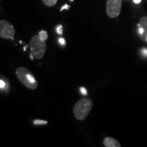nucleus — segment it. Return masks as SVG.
Returning a JSON list of instances; mask_svg holds the SVG:
<instances>
[{
    "label": "nucleus",
    "instance_id": "f257e3e1",
    "mask_svg": "<svg viewBox=\"0 0 147 147\" xmlns=\"http://www.w3.org/2000/svg\"><path fill=\"white\" fill-rule=\"evenodd\" d=\"M93 106V102L89 98H82L78 101L73 108L74 117L78 121H83L88 117Z\"/></svg>",
    "mask_w": 147,
    "mask_h": 147
},
{
    "label": "nucleus",
    "instance_id": "f03ea898",
    "mask_svg": "<svg viewBox=\"0 0 147 147\" xmlns=\"http://www.w3.org/2000/svg\"><path fill=\"white\" fill-rule=\"evenodd\" d=\"M16 75L19 81L31 90L37 89L38 83L33 74L25 67H19L16 69Z\"/></svg>",
    "mask_w": 147,
    "mask_h": 147
},
{
    "label": "nucleus",
    "instance_id": "7ed1b4c3",
    "mask_svg": "<svg viewBox=\"0 0 147 147\" xmlns=\"http://www.w3.org/2000/svg\"><path fill=\"white\" fill-rule=\"evenodd\" d=\"M31 53L36 59H40L44 57L47 51V45L45 41L42 40L39 35L34 36L29 43Z\"/></svg>",
    "mask_w": 147,
    "mask_h": 147
},
{
    "label": "nucleus",
    "instance_id": "20e7f679",
    "mask_svg": "<svg viewBox=\"0 0 147 147\" xmlns=\"http://www.w3.org/2000/svg\"><path fill=\"white\" fill-rule=\"evenodd\" d=\"M15 36V29L14 26L5 20L0 21V37L6 40H14Z\"/></svg>",
    "mask_w": 147,
    "mask_h": 147
},
{
    "label": "nucleus",
    "instance_id": "39448f33",
    "mask_svg": "<svg viewBox=\"0 0 147 147\" xmlns=\"http://www.w3.org/2000/svg\"><path fill=\"white\" fill-rule=\"evenodd\" d=\"M122 1L121 0H108L106 2V13L110 18L117 17L121 13Z\"/></svg>",
    "mask_w": 147,
    "mask_h": 147
},
{
    "label": "nucleus",
    "instance_id": "423d86ee",
    "mask_svg": "<svg viewBox=\"0 0 147 147\" xmlns=\"http://www.w3.org/2000/svg\"><path fill=\"white\" fill-rule=\"evenodd\" d=\"M138 27H141L143 29V34L140 36V39L142 41H146L147 39V16H143L140 19V22L138 25Z\"/></svg>",
    "mask_w": 147,
    "mask_h": 147
},
{
    "label": "nucleus",
    "instance_id": "0eeeda50",
    "mask_svg": "<svg viewBox=\"0 0 147 147\" xmlns=\"http://www.w3.org/2000/svg\"><path fill=\"white\" fill-rule=\"evenodd\" d=\"M103 144L106 147H121L120 144L117 140L113 138L108 137L106 138L103 141Z\"/></svg>",
    "mask_w": 147,
    "mask_h": 147
},
{
    "label": "nucleus",
    "instance_id": "6e6552de",
    "mask_svg": "<svg viewBox=\"0 0 147 147\" xmlns=\"http://www.w3.org/2000/svg\"><path fill=\"white\" fill-rule=\"evenodd\" d=\"M42 1L45 5L49 7H52L56 4L57 2V0H42Z\"/></svg>",
    "mask_w": 147,
    "mask_h": 147
},
{
    "label": "nucleus",
    "instance_id": "1a4fd4ad",
    "mask_svg": "<svg viewBox=\"0 0 147 147\" xmlns=\"http://www.w3.org/2000/svg\"><path fill=\"white\" fill-rule=\"evenodd\" d=\"M39 36L40 37V38H41L42 40H44V41H46L48 38V34L45 30L40 31L39 32Z\"/></svg>",
    "mask_w": 147,
    "mask_h": 147
},
{
    "label": "nucleus",
    "instance_id": "9d476101",
    "mask_svg": "<svg viewBox=\"0 0 147 147\" xmlns=\"http://www.w3.org/2000/svg\"><path fill=\"white\" fill-rule=\"evenodd\" d=\"M47 123H48L47 121L38 120V119H37V120H35L34 121V124L36 125H47Z\"/></svg>",
    "mask_w": 147,
    "mask_h": 147
},
{
    "label": "nucleus",
    "instance_id": "9b49d317",
    "mask_svg": "<svg viewBox=\"0 0 147 147\" xmlns=\"http://www.w3.org/2000/svg\"><path fill=\"white\" fill-rule=\"evenodd\" d=\"M6 86L7 82H5L3 79H1V80H0V89H1V90H4Z\"/></svg>",
    "mask_w": 147,
    "mask_h": 147
},
{
    "label": "nucleus",
    "instance_id": "f8f14e48",
    "mask_svg": "<svg viewBox=\"0 0 147 147\" xmlns=\"http://www.w3.org/2000/svg\"><path fill=\"white\" fill-rule=\"evenodd\" d=\"M57 32L59 35H61L63 34V26L61 25H58L57 27Z\"/></svg>",
    "mask_w": 147,
    "mask_h": 147
},
{
    "label": "nucleus",
    "instance_id": "ddd939ff",
    "mask_svg": "<svg viewBox=\"0 0 147 147\" xmlns=\"http://www.w3.org/2000/svg\"><path fill=\"white\" fill-rule=\"evenodd\" d=\"M80 93H81L83 95H87V90H86V89L84 87H80Z\"/></svg>",
    "mask_w": 147,
    "mask_h": 147
},
{
    "label": "nucleus",
    "instance_id": "4468645a",
    "mask_svg": "<svg viewBox=\"0 0 147 147\" xmlns=\"http://www.w3.org/2000/svg\"><path fill=\"white\" fill-rule=\"evenodd\" d=\"M59 42L61 45L62 46H65V40H64V38H59Z\"/></svg>",
    "mask_w": 147,
    "mask_h": 147
},
{
    "label": "nucleus",
    "instance_id": "2eb2a0df",
    "mask_svg": "<svg viewBox=\"0 0 147 147\" xmlns=\"http://www.w3.org/2000/svg\"><path fill=\"white\" fill-rule=\"evenodd\" d=\"M69 8H70V6H69V5L65 4L63 6H62V8H61L60 11H63V10H65V9H66V10H68V9H69Z\"/></svg>",
    "mask_w": 147,
    "mask_h": 147
},
{
    "label": "nucleus",
    "instance_id": "dca6fc26",
    "mask_svg": "<svg viewBox=\"0 0 147 147\" xmlns=\"http://www.w3.org/2000/svg\"><path fill=\"white\" fill-rule=\"evenodd\" d=\"M142 52L144 54V56L147 57V49H143L142 50Z\"/></svg>",
    "mask_w": 147,
    "mask_h": 147
},
{
    "label": "nucleus",
    "instance_id": "f3484780",
    "mask_svg": "<svg viewBox=\"0 0 147 147\" xmlns=\"http://www.w3.org/2000/svg\"><path fill=\"white\" fill-rule=\"evenodd\" d=\"M141 0H134V2L136 3H140Z\"/></svg>",
    "mask_w": 147,
    "mask_h": 147
},
{
    "label": "nucleus",
    "instance_id": "a211bd4d",
    "mask_svg": "<svg viewBox=\"0 0 147 147\" xmlns=\"http://www.w3.org/2000/svg\"><path fill=\"white\" fill-rule=\"evenodd\" d=\"M70 1H74V0H70Z\"/></svg>",
    "mask_w": 147,
    "mask_h": 147
},
{
    "label": "nucleus",
    "instance_id": "6ab92c4d",
    "mask_svg": "<svg viewBox=\"0 0 147 147\" xmlns=\"http://www.w3.org/2000/svg\"><path fill=\"white\" fill-rule=\"evenodd\" d=\"M146 42H147V39H146Z\"/></svg>",
    "mask_w": 147,
    "mask_h": 147
}]
</instances>
